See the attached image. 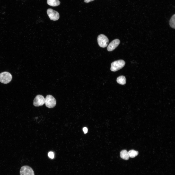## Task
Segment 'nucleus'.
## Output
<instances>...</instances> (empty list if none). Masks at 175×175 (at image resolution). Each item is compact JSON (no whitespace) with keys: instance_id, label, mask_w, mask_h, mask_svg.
Here are the masks:
<instances>
[{"instance_id":"obj_9","label":"nucleus","mask_w":175,"mask_h":175,"mask_svg":"<svg viewBox=\"0 0 175 175\" xmlns=\"http://www.w3.org/2000/svg\"><path fill=\"white\" fill-rule=\"evenodd\" d=\"M47 3L49 5L53 7L58 6L60 3L59 0H47Z\"/></svg>"},{"instance_id":"obj_4","label":"nucleus","mask_w":175,"mask_h":175,"mask_svg":"<svg viewBox=\"0 0 175 175\" xmlns=\"http://www.w3.org/2000/svg\"><path fill=\"white\" fill-rule=\"evenodd\" d=\"M97 42L99 46L101 47L105 48L107 45L109 40L108 38L103 34H100L97 37Z\"/></svg>"},{"instance_id":"obj_1","label":"nucleus","mask_w":175,"mask_h":175,"mask_svg":"<svg viewBox=\"0 0 175 175\" xmlns=\"http://www.w3.org/2000/svg\"><path fill=\"white\" fill-rule=\"evenodd\" d=\"M125 64V62L123 60H120L115 61L111 64V70L113 71H116L123 67Z\"/></svg>"},{"instance_id":"obj_10","label":"nucleus","mask_w":175,"mask_h":175,"mask_svg":"<svg viewBox=\"0 0 175 175\" xmlns=\"http://www.w3.org/2000/svg\"><path fill=\"white\" fill-rule=\"evenodd\" d=\"M120 156L121 158L125 160H128L129 158L128 152L126 150H123L121 151Z\"/></svg>"},{"instance_id":"obj_16","label":"nucleus","mask_w":175,"mask_h":175,"mask_svg":"<svg viewBox=\"0 0 175 175\" xmlns=\"http://www.w3.org/2000/svg\"><path fill=\"white\" fill-rule=\"evenodd\" d=\"M94 0H84V2L86 3H88L91 1H93Z\"/></svg>"},{"instance_id":"obj_3","label":"nucleus","mask_w":175,"mask_h":175,"mask_svg":"<svg viewBox=\"0 0 175 175\" xmlns=\"http://www.w3.org/2000/svg\"><path fill=\"white\" fill-rule=\"evenodd\" d=\"M45 104L46 106L49 108L54 107L56 104L55 98L52 95H48L45 98Z\"/></svg>"},{"instance_id":"obj_5","label":"nucleus","mask_w":175,"mask_h":175,"mask_svg":"<svg viewBox=\"0 0 175 175\" xmlns=\"http://www.w3.org/2000/svg\"><path fill=\"white\" fill-rule=\"evenodd\" d=\"M20 175H35L32 169L27 166H24L22 167L20 170Z\"/></svg>"},{"instance_id":"obj_7","label":"nucleus","mask_w":175,"mask_h":175,"mask_svg":"<svg viewBox=\"0 0 175 175\" xmlns=\"http://www.w3.org/2000/svg\"><path fill=\"white\" fill-rule=\"evenodd\" d=\"M45 98L42 95H37L34 100L33 105L35 106H39L43 105L45 104Z\"/></svg>"},{"instance_id":"obj_11","label":"nucleus","mask_w":175,"mask_h":175,"mask_svg":"<svg viewBox=\"0 0 175 175\" xmlns=\"http://www.w3.org/2000/svg\"><path fill=\"white\" fill-rule=\"evenodd\" d=\"M116 81L118 83L122 85L125 84L126 83L125 78L123 76H120L118 77Z\"/></svg>"},{"instance_id":"obj_6","label":"nucleus","mask_w":175,"mask_h":175,"mask_svg":"<svg viewBox=\"0 0 175 175\" xmlns=\"http://www.w3.org/2000/svg\"><path fill=\"white\" fill-rule=\"evenodd\" d=\"M47 12L51 20L56 21L59 19L60 15L57 11L51 9H49L47 10Z\"/></svg>"},{"instance_id":"obj_15","label":"nucleus","mask_w":175,"mask_h":175,"mask_svg":"<svg viewBox=\"0 0 175 175\" xmlns=\"http://www.w3.org/2000/svg\"><path fill=\"white\" fill-rule=\"evenodd\" d=\"M83 130L85 134H86L88 132V129L86 127H84L83 129Z\"/></svg>"},{"instance_id":"obj_13","label":"nucleus","mask_w":175,"mask_h":175,"mask_svg":"<svg viewBox=\"0 0 175 175\" xmlns=\"http://www.w3.org/2000/svg\"><path fill=\"white\" fill-rule=\"evenodd\" d=\"M175 15H173L169 21V25L172 28L175 29Z\"/></svg>"},{"instance_id":"obj_8","label":"nucleus","mask_w":175,"mask_h":175,"mask_svg":"<svg viewBox=\"0 0 175 175\" xmlns=\"http://www.w3.org/2000/svg\"><path fill=\"white\" fill-rule=\"evenodd\" d=\"M120 43V40L118 39L113 40L108 45L107 48V51H113L118 46Z\"/></svg>"},{"instance_id":"obj_2","label":"nucleus","mask_w":175,"mask_h":175,"mask_svg":"<svg viewBox=\"0 0 175 175\" xmlns=\"http://www.w3.org/2000/svg\"><path fill=\"white\" fill-rule=\"evenodd\" d=\"M12 79L11 74L9 72L5 71L0 73V82L7 84L11 81Z\"/></svg>"},{"instance_id":"obj_14","label":"nucleus","mask_w":175,"mask_h":175,"mask_svg":"<svg viewBox=\"0 0 175 175\" xmlns=\"http://www.w3.org/2000/svg\"><path fill=\"white\" fill-rule=\"evenodd\" d=\"M48 156L49 158L53 159L54 157V153L50 151L48 153Z\"/></svg>"},{"instance_id":"obj_12","label":"nucleus","mask_w":175,"mask_h":175,"mask_svg":"<svg viewBox=\"0 0 175 175\" xmlns=\"http://www.w3.org/2000/svg\"><path fill=\"white\" fill-rule=\"evenodd\" d=\"M128 153L129 157L134 158L137 156L138 154V152L134 150H129Z\"/></svg>"}]
</instances>
